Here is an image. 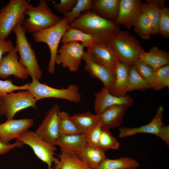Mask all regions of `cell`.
I'll return each instance as SVG.
<instances>
[{"label": "cell", "mask_w": 169, "mask_h": 169, "mask_svg": "<svg viewBox=\"0 0 169 169\" xmlns=\"http://www.w3.org/2000/svg\"><path fill=\"white\" fill-rule=\"evenodd\" d=\"M69 27L98 37L111 39L120 30L115 22L105 19L92 10L83 12L69 24Z\"/></svg>", "instance_id": "1"}, {"label": "cell", "mask_w": 169, "mask_h": 169, "mask_svg": "<svg viewBox=\"0 0 169 169\" xmlns=\"http://www.w3.org/2000/svg\"><path fill=\"white\" fill-rule=\"evenodd\" d=\"M24 14L22 26L32 34L55 25L62 19L52 12L45 0H39L36 6L29 3Z\"/></svg>", "instance_id": "2"}, {"label": "cell", "mask_w": 169, "mask_h": 169, "mask_svg": "<svg viewBox=\"0 0 169 169\" xmlns=\"http://www.w3.org/2000/svg\"><path fill=\"white\" fill-rule=\"evenodd\" d=\"M110 44L120 61L130 68L144 50L139 41L127 31L119 30Z\"/></svg>", "instance_id": "3"}, {"label": "cell", "mask_w": 169, "mask_h": 169, "mask_svg": "<svg viewBox=\"0 0 169 169\" xmlns=\"http://www.w3.org/2000/svg\"><path fill=\"white\" fill-rule=\"evenodd\" d=\"M16 36L15 46L19 56V62L26 69L32 78L39 81L41 78L40 70L34 50L33 49L26 36V31L20 23L17 24L13 30Z\"/></svg>", "instance_id": "4"}, {"label": "cell", "mask_w": 169, "mask_h": 169, "mask_svg": "<svg viewBox=\"0 0 169 169\" xmlns=\"http://www.w3.org/2000/svg\"><path fill=\"white\" fill-rule=\"evenodd\" d=\"M69 27V23L64 17L55 25L42 29L32 35L35 42L44 43L49 48L50 57L48 71L50 74H54L55 60L59 45Z\"/></svg>", "instance_id": "5"}, {"label": "cell", "mask_w": 169, "mask_h": 169, "mask_svg": "<svg viewBox=\"0 0 169 169\" xmlns=\"http://www.w3.org/2000/svg\"><path fill=\"white\" fill-rule=\"evenodd\" d=\"M28 90L37 101L52 98L77 103L80 102L81 97L79 88L75 84H69L66 88L57 89L41 83L34 78H32V82L29 83Z\"/></svg>", "instance_id": "6"}, {"label": "cell", "mask_w": 169, "mask_h": 169, "mask_svg": "<svg viewBox=\"0 0 169 169\" xmlns=\"http://www.w3.org/2000/svg\"><path fill=\"white\" fill-rule=\"evenodd\" d=\"M29 1L26 0H10L0 10V38L6 39L15 26L22 25L24 12Z\"/></svg>", "instance_id": "7"}, {"label": "cell", "mask_w": 169, "mask_h": 169, "mask_svg": "<svg viewBox=\"0 0 169 169\" xmlns=\"http://www.w3.org/2000/svg\"><path fill=\"white\" fill-rule=\"evenodd\" d=\"M37 100L28 90L11 92L0 97V115L7 120L13 119L18 112L31 107L37 109Z\"/></svg>", "instance_id": "8"}, {"label": "cell", "mask_w": 169, "mask_h": 169, "mask_svg": "<svg viewBox=\"0 0 169 169\" xmlns=\"http://www.w3.org/2000/svg\"><path fill=\"white\" fill-rule=\"evenodd\" d=\"M16 140L29 146L37 157L47 164L48 169L52 167L53 163H59V159L54 156L57 148L43 140L35 132L28 130Z\"/></svg>", "instance_id": "9"}, {"label": "cell", "mask_w": 169, "mask_h": 169, "mask_svg": "<svg viewBox=\"0 0 169 169\" xmlns=\"http://www.w3.org/2000/svg\"><path fill=\"white\" fill-rule=\"evenodd\" d=\"M163 107L160 106L152 120L148 124L137 127H121L119 129V136L125 138L135 134L146 133L154 134L163 140L168 146L169 145V126L162 121Z\"/></svg>", "instance_id": "10"}, {"label": "cell", "mask_w": 169, "mask_h": 169, "mask_svg": "<svg viewBox=\"0 0 169 169\" xmlns=\"http://www.w3.org/2000/svg\"><path fill=\"white\" fill-rule=\"evenodd\" d=\"M80 42L72 41L63 43L57 51L55 64L67 68L71 72L79 69L84 50Z\"/></svg>", "instance_id": "11"}, {"label": "cell", "mask_w": 169, "mask_h": 169, "mask_svg": "<svg viewBox=\"0 0 169 169\" xmlns=\"http://www.w3.org/2000/svg\"><path fill=\"white\" fill-rule=\"evenodd\" d=\"M60 111L57 104L54 105L48 111L36 133L43 140L55 146L60 136L59 129V116Z\"/></svg>", "instance_id": "12"}, {"label": "cell", "mask_w": 169, "mask_h": 169, "mask_svg": "<svg viewBox=\"0 0 169 169\" xmlns=\"http://www.w3.org/2000/svg\"><path fill=\"white\" fill-rule=\"evenodd\" d=\"M18 49H13L4 56L0 62V78L5 79L11 75L22 80L27 79L29 74L20 63Z\"/></svg>", "instance_id": "13"}, {"label": "cell", "mask_w": 169, "mask_h": 169, "mask_svg": "<svg viewBox=\"0 0 169 169\" xmlns=\"http://www.w3.org/2000/svg\"><path fill=\"white\" fill-rule=\"evenodd\" d=\"M33 123V118L7 120L0 123V141L5 144L10 143L11 141L16 139L29 130Z\"/></svg>", "instance_id": "14"}, {"label": "cell", "mask_w": 169, "mask_h": 169, "mask_svg": "<svg viewBox=\"0 0 169 169\" xmlns=\"http://www.w3.org/2000/svg\"><path fill=\"white\" fill-rule=\"evenodd\" d=\"M82 60L84 68L92 77L100 80L104 87L109 89L113 83L115 74L110 69L95 60L87 51H84Z\"/></svg>", "instance_id": "15"}, {"label": "cell", "mask_w": 169, "mask_h": 169, "mask_svg": "<svg viewBox=\"0 0 169 169\" xmlns=\"http://www.w3.org/2000/svg\"><path fill=\"white\" fill-rule=\"evenodd\" d=\"M143 3L140 0H120L115 23L131 28L141 12Z\"/></svg>", "instance_id": "16"}, {"label": "cell", "mask_w": 169, "mask_h": 169, "mask_svg": "<svg viewBox=\"0 0 169 169\" xmlns=\"http://www.w3.org/2000/svg\"><path fill=\"white\" fill-rule=\"evenodd\" d=\"M94 109L96 114L100 113L106 108L113 105H125L131 106L133 100L129 95L118 97L111 94L108 89L104 87L101 91L95 95Z\"/></svg>", "instance_id": "17"}, {"label": "cell", "mask_w": 169, "mask_h": 169, "mask_svg": "<svg viewBox=\"0 0 169 169\" xmlns=\"http://www.w3.org/2000/svg\"><path fill=\"white\" fill-rule=\"evenodd\" d=\"M97 61L111 70L115 74L116 66L121 62L110 43L105 45H92L86 51Z\"/></svg>", "instance_id": "18"}, {"label": "cell", "mask_w": 169, "mask_h": 169, "mask_svg": "<svg viewBox=\"0 0 169 169\" xmlns=\"http://www.w3.org/2000/svg\"><path fill=\"white\" fill-rule=\"evenodd\" d=\"M111 39L94 36L70 27L61 39L62 44L72 41L80 42L87 48L92 45L106 44L110 43Z\"/></svg>", "instance_id": "19"}, {"label": "cell", "mask_w": 169, "mask_h": 169, "mask_svg": "<svg viewBox=\"0 0 169 169\" xmlns=\"http://www.w3.org/2000/svg\"><path fill=\"white\" fill-rule=\"evenodd\" d=\"M129 106L125 105L110 106L98 114L102 127L108 130L119 127Z\"/></svg>", "instance_id": "20"}, {"label": "cell", "mask_w": 169, "mask_h": 169, "mask_svg": "<svg viewBox=\"0 0 169 169\" xmlns=\"http://www.w3.org/2000/svg\"><path fill=\"white\" fill-rule=\"evenodd\" d=\"M130 68L120 62L117 64L115 78L113 83L108 89L112 95L120 97L125 96L127 92Z\"/></svg>", "instance_id": "21"}, {"label": "cell", "mask_w": 169, "mask_h": 169, "mask_svg": "<svg viewBox=\"0 0 169 169\" xmlns=\"http://www.w3.org/2000/svg\"><path fill=\"white\" fill-rule=\"evenodd\" d=\"M120 0H92L91 10L102 17L115 22Z\"/></svg>", "instance_id": "22"}, {"label": "cell", "mask_w": 169, "mask_h": 169, "mask_svg": "<svg viewBox=\"0 0 169 169\" xmlns=\"http://www.w3.org/2000/svg\"><path fill=\"white\" fill-rule=\"evenodd\" d=\"M139 58L154 70L169 64V53L154 46L147 52H142Z\"/></svg>", "instance_id": "23"}, {"label": "cell", "mask_w": 169, "mask_h": 169, "mask_svg": "<svg viewBox=\"0 0 169 169\" xmlns=\"http://www.w3.org/2000/svg\"><path fill=\"white\" fill-rule=\"evenodd\" d=\"M87 144L85 135L82 133L60 136L56 143L60 149L76 154Z\"/></svg>", "instance_id": "24"}, {"label": "cell", "mask_w": 169, "mask_h": 169, "mask_svg": "<svg viewBox=\"0 0 169 169\" xmlns=\"http://www.w3.org/2000/svg\"><path fill=\"white\" fill-rule=\"evenodd\" d=\"M78 157L92 169H97L107 158L105 151L98 147L90 146L87 144L77 154Z\"/></svg>", "instance_id": "25"}, {"label": "cell", "mask_w": 169, "mask_h": 169, "mask_svg": "<svg viewBox=\"0 0 169 169\" xmlns=\"http://www.w3.org/2000/svg\"><path fill=\"white\" fill-rule=\"evenodd\" d=\"M70 117L80 133L84 135L100 122L99 114L89 111L74 114Z\"/></svg>", "instance_id": "26"}, {"label": "cell", "mask_w": 169, "mask_h": 169, "mask_svg": "<svg viewBox=\"0 0 169 169\" xmlns=\"http://www.w3.org/2000/svg\"><path fill=\"white\" fill-rule=\"evenodd\" d=\"M59 162L56 165L59 169H92L83 162L77 155L60 149Z\"/></svg>", "instance_id": "27"}, {"label": "cell", "mask_w": 169, "mask_h": 169, "mask_svg": "<svg viewBox=\"0 0 169 169\" xmlns=\"http://www.w3.org/2000/svg\"><path fill=\"white\" fill-rule=\"evenodd\" d=\"M139 162L129 157H123L111 159L106 158L100 164L97 169H124L137 168Z\"/></svg>", "instance_id": "28"}, {"label": "cell", "mask_w": 169, "mask_h": 169, "mask_svg": "<svg viewBox=\"0 0 169 169\" xmlns=\"http://www.w3.org/2000/svg\"><path fill=\"white\" fill-rule=\"evenodd\" d=\"M135 32L145 40L150 39L154 31L151 21L148 16L141 12L133 26Z\"/></svg>", "instance_id": "29"}, {"label": "cell", "mask_w": 169, "mask_h": 169, "mask_svg": "<svg viewBox=\"0 0 169 169\" xmlns=\"http://www.w3.org/2000/svg\"><path fill=\"white\" fill-rule=\"evenodd\" d=\"M67 112L60 111L59 116V129L60 136L81 133Z\"/></svg>", "instance_id": "30"}, {"label": "cell", "mask_w": 169, "mask_h": 169, "mask_svg": "<svg viewBox=\"0 0 169 169\" xmlns=\"http://www.w3.org/2000/svg\"><path fill=\"white\" fill-rule=\"evenodd\" d=\"M152 89L148 82L133 66L130 68L127 92L136 90H143Z\"/></svg>", "instance_id": "31"}, {"label": "cell", "mask_w": 169, "mask_h": 169, "mask_svg": "<svg viewBox=\"0 0 169 169\" xmlns=\"http://www.w3.org/2000/svg\"><path fill=\"white\" fill-rule=\"evenodd\" d=\"M141 12L146 13L150 19L153 26L154 34L159 33L160 8L155 4L146 1L142 4Z\"/></svg>", "instance_id": "32"}, {"label": "cell", "mask_w": 169, "mask_h": 169, "mask_svg": "<svg viewBox=\"0 0 169 169\" xmlns=\"http://www.w3.org/2000/svg\"><path fill=\"white\" fill-rule=\"evenodd\" d=\"M133 66L139 74L149 84L151 88L156 90V85L154 69L139 58L135 61Z\"/></svg>", "instance_id": "33"}, {"label": "cell", "mask_w": 169, "mask_h": 169, "mask_svg": "<svg viewBox=\"0 0 169 169\" xmlns=\"http://www.w3.org/2000/svg\"><path fill=\"white\" fill-rule=\"evenodd\" d=\"M92 0H77L72 10L64 15L69 24L77 19L84 12L91 10Z\"/></svg>", "instance_id": "34"}, {"label": "cell", "mask_w": 169, "mask_h": 169, "mask_svg": "<svg viewBox=\"0 0 169 169\" xmlns=\"http://www.w3.org/2000/svg\"><path fill=\"white\" fill-rule=\"evenodd\" d=\"M119 144L109 130L102 127L98 147L105 151L109 149H117Z\"/></svg>", "instance_id": "35"}, {"label": "cell", "mask_w": 169, "mask_h": 169, "mask_svg": "<svg viewBox=\"0 0 169 169\" xmlns=\"http://www.w3.org/2000/svg\"><path fill=\"white\" fill-rule=\"evenodd\" d=\"M156 82V90L169 87V64L154 70Z\"/></svg>", "instance_id": "36"}, {"label": "cell", "mask_w": 169, "mask_h": 169, "mask_svg": "<svg viewBox=\"0 0 169 169\" xmlns=\"http://www.w3.org/2000/svg\"><path fill=\"white\" fill-rule=\"evenodd\" d=\"M159 23V33L165 38L169 37V9L165 6L160 8Z\"/></svg>", "instance_id": "37"}, {"label": "cell", "mask_w": 169, "mask_h": 169, "mask_svg": "<svg viewBox=\"0 0 169 169\" xmlns=\"http://www.w3.org/2000/svg\"><path fill=\"white\" fill-rule=\"evenodd\" d=\"M29 84L28 83L23 85L17 86L13 84L11 79H0V97L15 90H28Z\"/></svg>", "instance_id": "38"}, {"label": "cell", "mask_w": 169, "mask_h": 169, "mask_svg": "<svg viewBox=\"0 0 169 169\" xmlns=\"http://www.w3.org/2000/svg\"><path fill=\"white\" fill-rule=\"evenodd\" d=\"M102 128V125L100 122L85 135L88 145L93 147H98Z\"/></svg>", "instance_id": "39"}, {"label": "cell", "mask_w": 169, "mask_h": 169, "mask_svg": "<svg viewBox=\"0 0 169 169\" xmlns=\"http://www.w3.org/2000/svg\"><path fill=\"white\" fill-rule=\"evenodd\" d=\"M77 0H60L59 3H54L53 7L64 15L70 12L76 4Z\"/></svg>", "instance_id": "40"}, {"label": "cell", "mask_w": 169, "mask_h": 169, "mask_svg": "<svg viewBox=\"0 0 169 169\" xmlns=\"http://www.w3.org/2000/svg\"><path fill=\"white\" fill-rule=\"evenodd\" d=\"M14 46L10 40L0 38V62L3 57L12 50Z\"/></svg>", "instance_id": "41"}, {"label": "cell", "mask_w": 169, "mask_h": 169, "mask_svg": "<svg viewBox=\"0 0 169 169\" xmlns=\"http://www.w3.org/2000/svg\"><path fill=\"white\" fill-rule=\"evenodd\" d=\"M24 144L21 141L16 140L13 143L4 144L0 141V155L6 154L16 148H21Z\"/></svg>", "instance_id": "42"}, {"label": "cell", "mask_w": 169, "mask_h": 169, "mask_svg": "<svg viewBox=\"0 0 169 169\" xmlns=\"http://www.w3.org/2000/svg\"><path fill=\"white\" fill-rule=\"evenodd\" d=\"M146 1L155 4L160 8L165 7L164 4L166 2L163 0H148Z\"/></svg>", "instance_id": "43"}, {"label": "cell", "mask_w": 169, "mask_h": 169, "mask_svg": "<svg viewBox=\"0 0 169 169\" xmlns=\"http://www.w3.org/2000/svg\"><path fill=\"white\" fill-rule=\"evenodd\" d=\"M49 169H59L57 167V166L56 165H55L53 167H52L51 168Z\"/></svg>", "instance_id": "44"}, {"label": "cell", "mask_w": 169, "mask_h": 169, "mask_svg": "<svg viewBox=\"0 0 169 169\" xmlns=\"http://www.w3.org/2000/svg\"><path fill=\"white\" fill-rule=\"evenodd\" d=\"M138 169L137 168H128V169Z\"/></svg>", "instance_id": "45"}]
</instances>
